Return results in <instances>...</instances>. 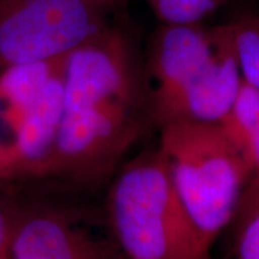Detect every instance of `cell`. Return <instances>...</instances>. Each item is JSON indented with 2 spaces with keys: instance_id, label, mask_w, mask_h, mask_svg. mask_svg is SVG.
<instances>
[{
  "instance_id": "obj_1",
  "label": "cell",
  "mask_w": 259,
  "mask_h": 259,
  "mask_svg": "<svg viewBox=\"0 0 259 259\" xmlns=\"http://www.w3.org/2000/svg\"><path fill=\"white\" fill-rule=\"evenodd\" d=\"M144 105L128 37L110 25L65 56L61 115L42 176L93 180L111 171L139 137Z\"/></svg>"
},
{
  "instance_id": "obj_2",
  "label": "cell",
  "mask_w": 259,
  "mask_h": 259,
  "mask_svg": "<svg viewBox=\"0 0 259 259\" xmlns=\"http://www.w3.org/2000/svg\"><path fill=\"white\" fill-rule=\"evenodd\" d=\"M147 111L158 127L221 122L241 90L239 64L223 25L161 23L147 61Z\"/></svg>"
},
{
  "instance_id": "obj_3",
  "label": "cell",
  "mask_w": 259,
  "mask_h": 259,
  "mask_svg": "<svg viewBox=\"0 0 259 259\" xmlns=\"http://www.w3.org/2000/svg\"><path fill=\"white\" fill-rule=\"evenodd\" d=\"M158 128V154L186 210L212 248L235 219L249 167L218 122L180 121Z\"/></svg>"
},
{
  "instance_id": "obj_4",
  "label": "cell",
  "mask_w": 259,
  "mask_h": 259,
  "mask_svg": "<svg viewBox=\"0 0 259 259\" xmlns=\"http://www.w3.org/2000/svg\"><path fill=\"white\" fill-rule=\"evenodd\" d=\"M110 213L128 259H210L158 151L143 154L112 183Z\"/></svg>"
},
{
  "instance_id": "obj_5",
  "label": "cell",
  "mask_w": 259,
  "mask_h": 259,
  "mask_svg": "<svg viewBox=\"0 0 259 259\" xmlns=\"http://www.w3.org/2000/svg\"><path fill=\"white\" fill-rule=\"evenodd\" d=\"M118 0H0V72L56 61L108 28Z\"/></svg>"
},
{
  "instance_id": "obj_6",
  "label": "cell",
  "mask_w": 259,
  "mask_h": 259,
  "mask_svg": "<svg viewBox=\"0 0 259 259\" xmlns=\"http://www.w3.org/2000/svg\"><path fill=\"white\" fill-rule=\"evenodd\" d=\"M87 235L56 214H37L12 232L13 259H100Z\"/></svg>"
},
{
  "instance_id": "obj_7",
  "label": "cell",
  "mask_w": 259,
  "mask_h": 259,
  "mask_svg": "<svg viewBox=\"0 0 259 259\" xmlns=\"http://www.w3.org/2000/svg\"><path fill=\"white\" fill-rule=\"evenodd\" d=\"M238 148L250 170V179L259 177V90L242 82L235 101L218 122ZM249 179V180H250Z\"/></svg>"
},
{
  "instance_id": "obj_8",
  "label": "cell",
  "mask_w": 259,
  "mask_h": 259,
  "mask_svg": "<svg viewBox=\"0 0 259 259\" xmlns=\"http://www.w3.org/2000/svg\"><path fill=\"white\" fill-rule=\"evenodd\" d=\"M245 82L259 90V16L223 23Z\"/></svg>"
},
{
  "instance_id": "obj_9",
  "label": "cell",
  "mask_w": 259,
  "mask_h": 259,
  "mask_svg": "<svg viewBox=\"0 0 259 259\" xmlns=\"http://www.w3.org/2000/svg\"><path fill=\"white\" fill-rule=\"evenodd\" d=\"M160 23H199L226 0H146Z\"/></svg>"
},
{
  "instance_id": "obj_10",
  "label": "cell",
  "mask_w": 259,
  "mask_h": 259,
  "mask_svg": "<svg viewBox=\"0 0 259 259\" xmlns=\"http://www.w3.org/2000/svg\"><path fill=\"white\" fill-rule=\"evenodd\" d=\"M238 259H259V212L238 225Z\"/></svg>"
},
{
  "instance_id": "obj_11",
  "label": "cell",
  "mask_w": 259,
  "mask_h": 259,
  "mask_svg": "<svg viewBox=\"0 0 259 259\" xmlns=\"http://www.w3.org/2000/svg\"><path fill=\"white\" fill-rule=\"evenodd\" d=\"M259 212V177L250 179L248 185L242 193L239 206L235 214V219L238 225H241L243 221H246L249 216Z\"/></svg>"
},
{
  "instance_id": "obj_12",
  "label": "cell",
  "mask_w": 259,
  "mask_h": 259,
  "mask_svg": "<svg viewBox=\"0 0 259 259\" xmlns=\"http://www.w3.org/2000/svg\"><path fill=\"white\" fill-rule=\"evenodd\" d=\"M0 259H13L12 258V232L2 210H0Z\"/></svg>"
},
{
  "instance_id": "obj_13",
  "label": "cell",
  "mask_w": 259,
  "mask_h": 259,
  "mask_svg": "<svg viewBox=\"0 0 259 259\" xmlns=\"http://www.w3.org/2000/svg\"><path fill=\"white\" fill-rule=\"evenodd\" d=\"M127 2H128V0H118V3H120V6H122V5H124V3H127Z\"/></svg>"
}]
</instances>
